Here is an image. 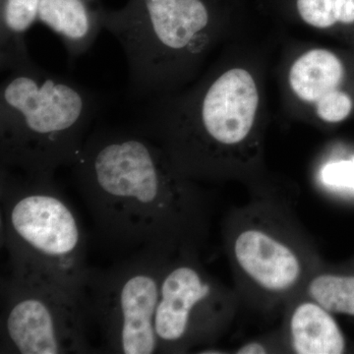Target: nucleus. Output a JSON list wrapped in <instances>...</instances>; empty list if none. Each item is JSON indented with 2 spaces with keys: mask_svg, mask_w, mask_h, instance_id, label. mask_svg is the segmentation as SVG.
Here are the masks:
<instances>
[{
  "mask_svg": "<svg viewBox=\"0 0 354 354\" xmlns=\"http://www.w3.org/2000/svg\"><path fill=\"white\" fill-rule=\"evenodd\" d=\"M0 353H90L87 301L50 281L12 271L1 279Z\"/></svg>",
  "mask_w": 354,
  "mask_h": 354,
  "instance_id": "8",
  "label": "nucleus"
},
{
  "mask_svg": "<svg viewBox=\"0 0 354 354\" xmlns=\"http://www.w3.org/2000/svg\"><path fill=\"white\" fill-rule=\"evenodd\" d=\"M268 106L259 55L230 46L190 87L160 95L140 132L198 181L269 183L265 167Z\"/></svg>",
  "mask_w": 354,
  "mask_h": 354,
  "instance_id": "2",
  "label": "nucleus"
},
{
  "mask_svg": "<svg viewBox=\"0 0 354 354\" xmlns=\"http://www.w3.org/2000/svg\"><path fill=\"white\" fill-rule=\"evenodd\" d=\"M228 1L235 2V3H239V0H228Z\"/></svg>",
  "mask_w": 354,
  "mask_h": 354,
  "instance_id": "18",
  "label": "nucleus"
},
{
  "mask_svg": "<svg viewBox=\"0 0 354 354\" xmlns=\"http://www.w3.org/2000/svg\"><path fill=\"white\" fill-rule=\"evenodd\" d=\"M228 0H128L104 10L102 28L122 46L134 92L171 94L195 79L212 50L237 25Z\"/></svg>",
  "mask_w": 354,
  "mask_h": 354,
  "instance_id": "3",
  "label": "nucleus"
},
{
  "mask_svg": "<svg viewBox=\"0 0 354 354\" xmlns=\"http://www.w3.org/2000/svg\"><path fill=\"white\" fill-rule=\"evenodd\" d=\"M271 346L269 342L261 341V339H256V341H251L246 342L241 348L236 349L235 353L237 354H266L272 353Z\"/></svg>",
  "mask_w": 354,
  "mask_h": 354,
  "instance_id": "17",
  "label": "nucleus"
},
{
  "mask_svg": "<svg viewBox=\"0 0 354 354\" xmlns=\"http://www.w3.org/2000/svg\"><path fill=\"white\" fill-rule=\"evenodd\" d=\"M71 167L95 223L109 241L171 254L199 250L206 241L209 195L143 133L95 131Z\"/></svg>",
  "mask_w": 354,
  "mask_h": 354,
  "instance_id": "1",
  "label": "nucleus"
},
{
  "mask_svg": "<svg viewBox=\"0 0 354 354\" xmlns=\"http://www.w3.org/2000/svg\"><path fill=\"white\" fill-rule=\"evenodd\" d=\"M41 0H0V66L2 71L32 64L26 34L38 23Z\"/></svg>",
  "mask_w": 354,
  "mask_h": 354,
  "instance_id": "13",
  "label": "nucleus"
},
{
  "mask_svg": "<svg viewBox=\"0 0 354 354\" xmlns=\"http://www.w3.org/2000/svg\"><path fill=\"white\" fill-rule=\"evenodd\" d=\"M251 191L250 202L225 218L223 244L241 300L274 314L301 297L324 264L288 199L270 183Z\"/></svg>",
  "mask_w": 354,
  "mask_h": 354,
  "instance_id": "4",
  "label": "nucleus"
},
{
  "mask_svg": "<svg viewBox=\"0 0 354 354\" xmlns=\"http://www.w3.org/2000/svg\"><path fill=\"white\" fill-rule=\"evenodd\" d=\"M174 255L142 249L108 269L91 268L86 301L106 353H158L156 312L165 268Z\"/></svg>",
  "mask_w": 354,
  "mask_h": 354,
  "instance_id": "7",
  "label": "nucleus"
},
{
  "mask_svg": "<svg viewBox=\"0 0 354 354\" xmlns=\"http://www.w3.org/2000/svg\"><path fill=\"white\" fill-rule=\"evenodd\" d=\"M286 106L302 120L322 127L348 120L354 108L346 62L322 46L295 50L281 69Z\"/></svg>",
  "mask_w": 354,
  "mask_h": 354,
  "instance_id": "10",
  "label": "nucleus"
},
{
  "mask_svg": "<svg viewBox=\"0 0 354 354\" xmlns=\"http://www.w3.org/2000/svg\"><path fill=\"white\" fill-rule=\"evenodd\" d=\"M241 302L236 290L203 267L199 250L172 256L156 312L158 353H186L215 344L234 322Z\"/></svg>",
  "mask_w": 354,
  "mask_h": 354,
  "instance_id": "9",
  "label": "nucleus"
},
{
  "mask_svg": "<svg viewBox=\"0 0 354 354\" xmlns=\"http://www.w3.org/2000/svg\"><path fill=\"white\" fill-rule=\"evenodd\" d=\"M1 245L12 271L46 279L86 299L91 268L76 212L53 181L0 167Z\"/></svg>",
  "mask_w": 354,
  "mask_h": 354,
  "instance_id": "6",
  "label": "nucleus"
},
{
  "mask_svg": "<svg viewBox=\"0 0 354 354\" xmlns=\"http://www.w3.org/2000/svg\"><path fill=\"white\" fill-rule=\"evenodd\" d=\"M274 8L313 31L333 34L354 28V0H269Z\"/></svg>",
  "mask_w": 354,
  "mask_h": 354,
  "instance_id": "14",
  "label": "nucleus"
},
{
  "mask_svg": "<svg viewBox=\"0 0 354 354\" xmlns=\"http://www.w3.org/2000/svg\"><path fill=\"white\" fill-rule=\"evenodd\" d=\"M334 314L302 295L288 310V341L297 354H341L346 342Z\"/></svg>",
  "mask_w": 354,
  "mask_h": 354,
  "instance_id": "12",
  "label": "nucleus"
},
{
  "mask_svg": "<svg viewBox=\"0 0 354 354\" xmlns=\"http://www.w3.org/2000/svg\"><path fill=\"white\" fill-rule=\"evenodd\" d=\"M323 176L326 183L330 185L354 188V158L328 165Z\"/></svg>",
  "mask_w": 354,
  "mask_h": 354,
  "instance_id": "16",
  "label": "nucleus"
},
{
  "mask_svg": "<svg viewBox=\"0 0 354 354\" xmlns=\"http://www.w3.org/2000/svg\"><path fill=\"white\" fill-rule=\"evenodd\" d=\"M304 295L330 313L354 316V272L330 271L324 265L309 279Z\"/></svg>",
  "mask_w": 354,
  "mask_h": 354,
  "instance_id": "15",
  "label": "nucleus"
},
{
  "mask_svg": "<svg viewBox=\"0 0 354 354\" xmlns=\"http://www.w3.org/2000/svg\"><path fill=\"white\" fill-rule=\"evenodd\" d=\"M8 72L0 88V167L53 176L75 160L97 97L34 62Z\"/></svg>",
  "mask_w": 354,
  "mask_h": 354,
  "instance_id": "5",
  "label": "nucleus"
},
{
  "mask_svg": "<svg viewBox=\"0 0 354 354\" xmlns=\"http://www.w3.org/2000/svg\"><path fill=\"white\" fill-rule=\"evenodd\" d=\"M101 0H41L38 23L62 39L71 59L90 50L102 29Z\"/></svg>",
  "mask_w": 354,
  "mask_h": 354,
  "instance_id": "11",
  "label": "nucleus"
}]
</instances>
